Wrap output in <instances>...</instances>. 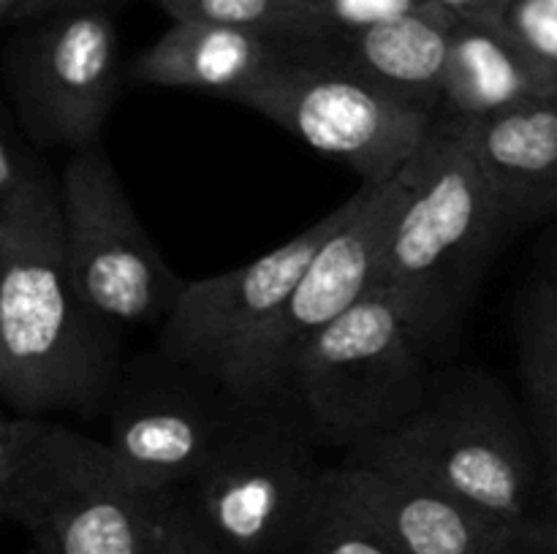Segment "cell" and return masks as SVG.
I'll use <instances>...</instances> for the list:
<instances>
[{"label":"cell","mask_w":557,"mask_h":554,"mask_svg":"<svg viewBox=\"0 0 557 554\" xmlns=\"http://www.w3.org/2000/svg\"><path fill=\"white\" fill-rule=\"evenodd\" d=\"M120 326L71 277L60 185L44 172L0 204V396L16 416L107 413L123 375Z\"/></svg>","instance_id":"obj_1"},{"label":"cell","mask_w":557,"mask_h":554,"mask_svg":"<svg viewBox=\"0 0 557 554\" xmlns=\"http://www.w3.org/2000/svg\"><path fill=\"white\" fill-rule=\"evenodd\" d=\"M509 239L471 152L466 119L438 114L411 161V185L379 275L408 335L433 364L455 351L484 275Z\"/></svg>","instance_id":"obj_2"},{"label":"cell","mask_w":557,"mask_h":554,"mask_svg":"<svg viewBox=\"0 0 557 554\" xmlns=\"http://www.w3.org/2000/svg\"><path fill=\"white\" fill-rule=\"evenodd\" d=\"M169 498L136 487L85 432L9 411L0 421V511L33 554H150Z\"/></svg>","instance_id":"obj_3"},{"label":"cell","mask_w":557,"mask_h":554,"mask_svg":"<svg viewBox=\"0 0 557 554\" xmlns=\"http://www.w3.org/2000/svg\"><path fill=\"white\" fill-rule=\"evenodd\" d=\"M433 373L395 299L375 286L283 364L267 402L321 451L343 456L406 424Z\"/></svg>","instance_id":"obj_4"},{"label":"cell","mask_w":557,"mask_h":554,"mask_svg":"<svg viewBox=\"0 0 557 554\" xmlns=\"http://www.w3.org/2000/svg\"><path fill=\"white\" fill-rule=\"evenodd\" d=\"M362 449L411 467L500 525L536 519L549 489L528 416L476 367L435 369L417 413Z\"/></svg>","instance_id":"obj_5"},{"label":"cell","mask_w":557,"mask_h":554,"mask_svg":"<svg viewBox=\"0 0 557 554\" xmlns=\"http://www.w3.org/2000/svg\"><path fill=\"white\" fill-rule=\"evenodd\" d=\"M330 470L292 418L253 402L174 494L221 554H292L319 514Z\"/></svg>","instance_id":"obj_6"},{"label":"cell","mask_w":557,"mask_h":554,"mask_svg":"<svg viewBox=\"0 0 557 554\" xmlns=\"http://www.w3.org/2000/svg\"><path fill=\"white\" fill-rule=\"evenodd\" d=\"M346 163L362 185H384L411 163L438 114L354 68L330 38H313L292 60L228 98Z\"/></svg>","instance_id":"obj_7"},{"label":"cell","mask_w":557,"mask_h":554,"mask_svg":"<svg viewBox=\"0 0 557 554\" xmlns=\"http://www.w3.org/2000/svg\"><path fill=\"white\" fill-rule=\"evenodd\" d=\"M63 242L82 297L114 326H163L185 288L141 226L103 141L69 152L60 172Z\"/></svg>","instance_id":"obj_8"},{"label":"cell","mask_w":557,"mask_h":554,"mask_svg":"<svg viewBox=\"0 0 557 554\" xmlns=\"http://www.w3.org/2000/svg\"><path fill=\"white\" fill-rule=\"evenodd\" d=\"M3 81L5 106L33 147L76 152L98 144L123 85L114 14L52 11L14 27Z\"/></svg>","instance_id":"obj_9"},{"label":"cell","mask_w":557,"mask_h":554,"mask_svg":"<svg viewBox=\"0 0 557 554\" xmlns=\"http://www.w3.org/2000/svg\"><path fill=\"white\" fill-rule=\"evenodd\" d=\"M359 201L362 188L313 226L250 264L185 282L172 315L161 326L158 348L243 400V383L256 348L281 318L321 244L357 212Z\"/></svg>","instance_id":"obj_10"},{"label":"cell","mask_w":557,"mask_h":554,"mask_svg":"<svg viewBox=\"0 0 557 554\" xmlns=\"http://www.w3.org/2000/svg\"><path fill=\"white\" fill-rule=\"evenodd\" d=\"M248 405L156 345L123 367L107 407L109 449L136 487L166 498L199 476Z\"/></svg>","instance_id":"obj_11"},{"label":"cell","mask_w":557,"mask_h":554,"mask_svg":"<svg viewBox=\"0 0 557 554\" xmlns=\"http://www.w3.org/2000/svg\"><path fill=\"white\" fill-rule=\"evenodd\" d=\"M413 161V158H411ZM411 185V163L384 185H362L357 212L321 244L294 288L281 318L250 358L243 383L245 402L270 400L283 364L324 326L362 302L379 286L392 223Z\"/></svg>","instance_id":"obj_12"},{"label":"cell","mask_w":557,"mask_h":554,"mask_svg":"<svg viewBox=\"0 0 557 554\" xmlns=\"http://www.w3.org/2000/svg\"><path fill=\"white\" fill-rule=\"evenodd\" d=\"M335 465L348 494L400 554H487L511 527L373 449L348 451Z\"/></svg>","instance_id":"obj_13"},{"label":"cell","mask_w":557,"mask_h":554,"mask_svg":"<svg viewBox=\"0 0 557 554\" xmlns=\"http://www.w3.org/2000/svg\"><path fill=\"white\" fill-rule=\"evenodd\" d=\"M468 141L511 237L557 221V101L466 119Z\"/></svg>","instance_id":"obj_14"},{"label":"cell","mask_w":557,"mask_h":554,"mask_svg":"<svg viewBox=\"0 0 557 554\" xmlns=\"http://www.w3.org/2000/svg\"><path fill=\"white\" fill-rule=\"evenodd\" d=\"M313 38H281L207 22H172L161 38L136 54L131 81L166 90L232 98L264 79Z\"/></svg>","instance_id":"obj_15"},{"label":"cell","mask_w":557,"mask_h":554,"mask_svg":"<svg viewBox=\"0 0 557 554\" xmlns=\"http://www.w3.org/2000/svg\"><path fill=\"white\" fill-rule=\"evenodd\" d=\"M531 101H557V65L504 20L460 16L451 30L438 114L476 119Z\"/></svg>","instance_id":"obj_16"},{"label":"cell","mask_w":557,"mask_h":554,"mask_svg":"<svg viewBox=\"0 0 557 554\" xmlns=\"http://www.w3.org/2000/svg\"><path fill=\"white\" fill-rule=\"evenodd\" d=\"M457 20L460 14L430 0L408 14L375 25L337 30L332 43L341 58L364 76L438 114L441 85Z\"/></svg>","instance_id":"obj_17"},{"label":"cell","mask_w":557,"mask_h":554,"mask_svg":"<svg viewBox=\"0 0 557 554\" xmlns=\"http://www.w3.org/2000/svg\"><path fill=\"white\" fill-rule=\"evenodd\" d=\"M517 375L549 487H557V286L533 272L511 302Z\"/></svg>","instance_id":"obj_18"},{"label":"cell","mask_w":557,"mask_h":554,"mask_svg":"<svg viewBox=\"0 0 557 554\" xmlns=\"http://www.w3.org/2000/svg\"><path fill=\"white\" fill-rule=\"evenodd\" d=\"M172 22H207L281 38H330L337 33L326 0H152Z\"/></svg>","instance_id":"obj_19"},{"label":"cell","mask_w":557,"mask_h":554,"mask_svg":"<svg viewBox=\"0 0 557 554\" xmlns=\"http://www.w3.org/2000/svg\"><path fill=\"white\" fill-rule=\"evenodd\" d=\"M292 554H400V549L348 494L341 470L332 462L319 514Z\"/></svg>","instance_id":"obj_20"},{"label":"cell","mask_w":557,"mask_h":554,"mask_svg":"<svg viewBox=\"0 0 557 554\" xmlns=\"http://www.w3.org/2000/svg\"><path fill=\"white\" fill-rule=\"evenodd\" d=\"M47 172L30 141L16 125L14 114L3 106V125H0V204H9L16 196L25 193L41 174Z\"/></svg>","instance_id":"obj_21"},{"label":"cell","mask_w":557,"mask_h":554,"mask_svg":"<svg viewBox=\"0 0 557 554\" xmlns=\"http://www.w3.org/2000/svg\"><path fill=\"white\" fill-rule=\"evenodd\" d=\"M504 22L533 52L557 65V0H515Z\"/></svg>","instance_id":"obj_22"},{"label":"cell","mask_w":557,"mask_h":554,"mask_svg":"<svg viewBox=\"0 0 557 554\" xmlns=\"http://www.w3.org/2000/svg\"><path fill=\"white\" fill-rule=\"evenodd\" d=\"M150 554H221L210 541H207L205 532L196 527V521L190 519V514L185 511V505L180 503L177 494L166 500V508H163L161 527H158L156 546Z\"/></svg>","instance_id":"obj_23"},{"label":"cell","mask_w":557,"mask_h":554,"mask_svg":"<svg viewBox=\"0 0 557 554\" xmlns=\"http://www.w3.org/2000/svg\"><path fill=\"white\" fill-rule=\"evenodd\" d=\"M430 0H326L332 22L337 30H354V27H368L375 22L392 20V16L408 14Z\"/></svg>","instance_id":"obj_24"},{"label":"cell","mask_w":557,"mask_h":554,"mask_svg":"<svg viewBox=\"0 0 557 554\" xmlns=\"http://www.w3.org/2000/svg\"><path fill=\"white\" fill-rule=\"evenodd\" d=\"M487 554H557V549L539 530L536 519H528L511 525Z\"/></svg>","instance_id":"obj_25"},{"label":"cell","mask_w":557,"mask_h":554,"mask_svg":"<svg viewBox=\"0 0 557 554\" xmlns=\"http://www.w3.org/2000/svg\"><path fill=\"white\" fill-rule=\"evenodd\" d=\"M435 3L471 20H504L515 0H435Z\"/></svg>","instance_id":"obj_26"},{"label":"cell","mask_w":557,"mask_h":554,"mask_svg":"<svg viewBox=\"0 0 557 554\" xmlns=\"http://www.w3.org/2000/svg\"><path fill=\"white\" fill-rule=\"evenodd\" d=\"M38 16H44L41 0H0V22L11 30Z\"/></svg>","instance_id":"obj_27"},{"label":"cell","mask_w":557,"mask_h":554,"mask_svg":"<svg viewBox=\"0 0 557 554\" xmlns=\"http://www.w3.org/2000/svg\"><path fill=\"white\" fill-rule=\"evenodd\" d=\"M536 269L547 275L557 286V221L549 223L544 237L536 244Z\"/></svg>","instance_id":"obj_28"},{"label":"cell","mask_w":557,"mask_h":554,"mask_svg":"<svg viewBox=\"0 0 557 554\" xmlns=\"http://www.w3.org/2000/svg\"><path fill=\"white\" fill-rule=\"evenodd\" d=\"M536 525L544 532V538L557 549V487H549L547 494H544V503L536 514Z\"/></svg>","instance_id":"obj_29"},{"label":"cell","mask_w":557,"mask_h":554,"mask_svg":"<svg viewBox=\"0 0 557 554\" xmlns=\"http://www.w3.org/2000/svg\"><path fill=\"white\" fill-rule=\"evenodd\" d=\"M125 0H41L44 14H52V11H76V9H107L114 11L117 5H123Z\"/></svg>","instance_id":"obj_30"}]
</instances>
